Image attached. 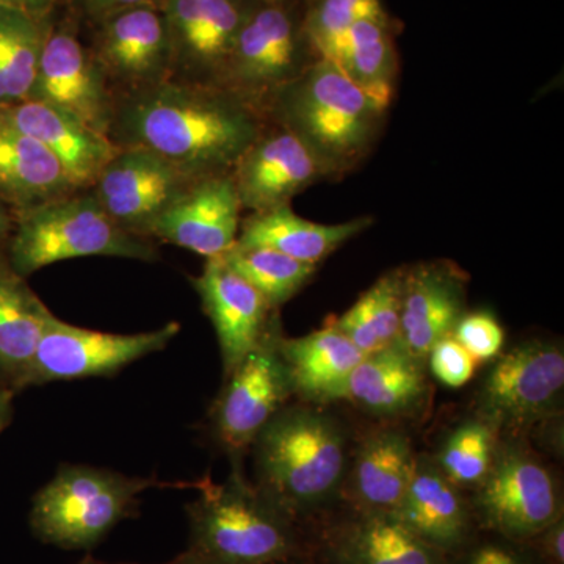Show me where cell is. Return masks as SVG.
I'll return each instance as SVG.
<instances>
[{"label": "cell", "mask_w": 564, "mask_h": 564, "mask_svg": "<svg viewBox=\"0 0 564 564\" xmlns=\"http://www.w3.org/2000/svg\"><path fill=\"white\" fill-rule=\"evenodd\" d=\"M265 122L262 111L225 88L166 80L115 98L109 139L203 180L231 173Z\"/></svg>", "instance_id": "6da1fadb"}, {"label": "cell", "mask_w": 564, "mask_h": 564, "mask_svg": "<svg viewBox=\"0 0 564 564\" xmlns=\"http://www.w3.org/2000/svg\"><path fill=\"white\" fill-rule=\"evenodd\" d=\"M391 104L362 90L336 63L322 58L267 106V120L302 140L328 182L344 180L370 158Z\"/></svg>", "instance_id": "7a4b0ae2"}, {"label": "cell", "mask_w": 564, "mask_h": 564, "mask_svg": "<svg viewBox=\"0 0 564 564\" xmlns=\"http://www.w3.org/2000/svg\"><path fill=\"white\" fill-rule=\"evenodd\" d=\"M250 452L252 484L300 524L343 491L352 451L339 419L302 402L285 404Z\"/></svg>", "instance_id": "3957f363"}, {"label": "cell", "mask_w": 564, "mask_h": 564, "mask_svg": "<svg viewBox=\"0 0 564 564\" xmlns=\"http://www.w3.org/2000/svg\"><path fill=\"white\" fill-rule=\"evenodd\" d=\"M187 551L212 564H292L302 551L299 524L232 467L228 480L209 475L185 507Z\"/></svg>", "instance_id": "277c9868"}, {"label": "cell", "mask_w": 564, "mask_h": 564, "mask_svg": "<svg viewBox=\"0 0 564 564\" xmlns=\"http://www.w3.org/2000/svg\"><path fill=\"white\" fill-rule=\"evenodd\" d=\"M195 481L131 477L102 467L63 464L32 500L29 524L41 543L63 551H91L118 524L139 514L141 494L152 488L199 489Z\"/></svg>", "instance_id": "5b68a950"}, {"label": "cell", "mask_w": 564, "mask_h": 564, "mask_svg": "<svg viewBox=\"0 0 564 564\" xmlns=\"http://www.w3.org/2000/svg\"><path fill=\"white\" fill-rule=\"evenodd\" d=\"M3 256L25 280L69 259L102 256L147 263L161 259L155 240L121 229L90 191L17 212Z\"/></svg>", "instance_id": "8992f818"}, {"label": "cell", "mask_w": 564, "mask_h": 564, "mask_svg": "<svg viewBox=\"0 0 564 564\" xmlns=\"http://www.w3.org/2000/svg\"><path fill=\"white\" fill-rule=\"evenodd\" d=\"M306 28V0H252L221 88L265 111L273 96L322 61Z\"/></svg>", "instance_id": "52a82bcc"}, {"label": "cell", "mask_w": 564, "mask_h": 564, "mask_svg": "<svg viewBox=\"0 0 564 564\" xmlns=\"http://www.w3.org/2000/svg\"><path fill=\"white\" fill-rule=\"evenodd\" d=\"M474 511L505 540H533L563 518L562 486L529 445L499 436L491 466L474 489Z\"/></svg>", "instance_id": "ba28073f"}, {"label": "cell", "mask_w": 564, "mask_h": 564, "mask_svg": "<svg viewBox=\"0 0 564 564\" xmlns=\"http://www.w3.org/2000/svg\"><path fill=\"white\" fill-rule=\"evenodd\" d=\"M563 391L562 345L527 340L499 355L485 373L477 393V415L499 436H514L558 414Z\"/></svg>", "instance_id": "9c48e42d"}, {"label": "cell", "mask_w": 564, "mask_h": 564, "mask_svg": "<svg viewBox=\"0 0 564 564\" xmlns=\"http://www.w3.org/2000/svg\"><path fill=\"white\" fill-rule=\"evenodd\" d=\"M281 325L263 337L236 367L225 375V386L209 413V430L218 447L242 467L256 437L274 415L291 402V375L280 350Z\"/></svg>", "instance_id": "30bf717a"}, {"label": "cell", "mask_w": 564, "mask_h": 564, "mask_svg": "<svg viewBox=\"0 0 564 564\" xmlns=\"http://www.w3.org/2000/svg\"><path fill=\"white\" fill-rule=\"evenodd\" d=\"M29 101L57 107L109 137L113 91L82 33L80 22L62 7L52 14Z\"/></svg>", "instance_id": "8fae6325"}, {"label": "cell", "mask_w": 564, "mask_h": 564, "mask_svg": "<svg viewBox=\"0 0 564 564\" xmlns=\"http://www.w3.org/2000/svg\"><path fill=\"white\" fill-rule=\"evenodd\" d=\"M181 329L180 322H169L147 333H102L70 325L54 315L36 350L31 388L115 377L131 364L165 350Z\"/></svg>", "instance_id": "7c38bea8"}, {"label": "cell", "mask_w": 564, "mask_h": 564, "mask_svg": "<svg viewBox=\"0 0 564 564\" xmlns=\"http://www.w3.org/2000/svg\"><path fill=\"white\" fill-rule=\"evenodd\" d=\"M82 29L115 98L172 77V41L162 7L115 11Z\"/></svg>", "instance_id": "4fadbf2b"}, {"label": "cell", "mask_w": 564, "mask_h": 564, "mask_svg": "<svg viewBox=\"0 0 564 564\" xmlns=\"http://www.w3.org/2000/svg\"><path fill=\"white\" fill-rule=\"evenodd\" d=\"M252 0H166L172 77L180 84L220 87Z\"/></svg>", "instance_id": "5bb4252c"}, {"label": "cell", "mask_w": 564, "mask_h": 564, "mask_svg": "<svg viewBox=\"0 0 564 564\" xmlns=\"http://www.w3.org/2000/svg\"><path fill=\"white\" fill-rule=\"evenodd\" d=\"M196 181L151 152L118 148L90 192L121 229L151 239L159 218Z\"/></svg>", "instance_id": "9a60e30c"}, {"label": "cell", "mask_w": 564, "mask_h": 564, "mask_svg": "<svg viewBox=\"0 0 564 564\" xmlns=\"http://www.w3.org/2000/svg\"><path fill=\"white\" fill-rule=\"evenodd\" d=\"M231 176L242 209L251 214L288 206L300 193L328 182L302 140L270 120L236 163Z\"/></svg>", "instance_id": "2e32d148"}, {"label": "cell", "mask_w": 564, "mask_h": 564, "mask_svg": "<svg viewBox=\"0 0 564 564\" xmlns=\"http://www.w3.org/2000/svg\"><path fill=\"white\" fill-rule=\"evenodd\" d=\"M191 282L217 334L228 375L280 323V315L221 256L206 259L203 272Z\"/></svg>", "instance_id": "e0dca14e"}, {"label": "cell", "mask_w": 564, "mask_h": 564, "mask_svg": "<svg viewBox=\"0 0 564 564\" xmlns=\"http://www.w3.org/2000/svg\"><path fill=\"white\" fill-rule=\"evenodd\" d=\"M469 276L452 261L404 267L399 343L425 361L434 344L452 336L467 313Z\"/></svg>", "instance_id": "ac0fdd59"}, {"label": "cell", "mask_w": 564, "mask_h": 564, "mask_svg": "<svg viewBox=\"0 0 564 564\" xmlns=\"http://www.w3.org/2000/svg\"><path fill=\"white\" fill-rule=\"evenodd\" d=\"M242 212L231 173L203 177L159 218L151 239L220 258L237 242Z\"/></svg>", "instance_id": "d6986e66"}, {"label": "cell", "mask_w": 564, "mask_h": 564, "mask_svg": "<svg viewBox=\"0 0 564 564\" xmlns=\"http://www.w3.org/2000/svg\"><path fill=\"white\" fill-rule=\"evenodd\" d=\"M0 117L43 144L77 191H90L118 151L109 137L50 104L25 101L0 110Z\"/></svg>", "instance_id": "ffe728a7"}, {"label": "cell", "mask_w": 564, "mask_h": 564, "mask_svg": "<svg viewBox=\"0 0 564 564\" xmlns=\"http://www.w3.org/2000/svg\"><path fill=\"white\" fill-rule=\"evenodd\" d=\"M426 364L399 343L366 355L345 386L344 400L395 421L417 413L429 399Z\"/></svg>", "instance_id": "44dd1931"}, {"label": "cell", "mask_w": 564, "mask_h": 564, "mask_svg": "<svg viewBox=\"0 0 564 564\" xmlns=\"http://www.w3.org/2000/svg\"><path fill=\"white\" fill-rule=\"evenodd\" d=\"M423 543L447 554L466 544L470 510L463 489L452 484L433 459L417 456L411 484L392 513Z\"/></svg>", "instance_id": "7402d4cb"}, {"label": "cell", "mask_w": 564, "mask_h": 564, "mask_svg": "<svg viewBox=\"0 0 564 564\" xmlns=\"http://www.w3.org/2000/svg\"><path fill=\"white\" fill-rule=\"evenodd\" d=\"M369 215L343 223H317L300 217L288 206L254 212L240 221L239 247L269 248L306 263L328 259L343 245L372 228Z\"/></svg>", "instance_id": "603a6c76"}, {"label": "cell", "mask_w": 564, "mask_h": 564, "mask_svg": "<svg viewBox=\"0 0 564 564\" xmlns=\"http://www.w3.org/2000/svg\"><path fill=\"white\" fill-rule=\"evenodd\" d=\"M415 459L408 434L378 430L364 437L351 454L344 489L359 511L393 513L411 484Z\"/></svg>", "instance_id": "cb8c5ba5"}, {"label": "cell", "mask_w": 564, "mask_h": 564, "mask_svg": "<svg viewBox=\"0 0 564 564\" xmlns=\"http://www.w3.org/2000/svg\"><path fill=\"white\" fill-rule=\"evenodd\" d=\"M54 314L0 256V380L14 393L31 388L41 337Z\"/></svg>", "instance_id": "d4e9b609"}, {"label": "cell", "mask_w": 564, "mask_h": 564, "mask_svg": "<svg viewBox=\"0 0 564 564\" xmlns=\"http://www.w3.org/2000/svg\"><path fill=\"white\" fill-rule=\"evenodd\" d=\"M293 393L304 403L344 400L345 386L366 355L333 325L303 337L281 336Z\"/></svg>", "instance_id": "484cf974"}, {"label": "cell", "mask_w": 564, "mask_h": 564, "mask_svg": "<svg viewBox=\"0 0 564 564\" xmlns=\"http://www.w3.org/2000/svg\"><path fill=\"white\" fill-rule=\"evenodd\" d=\"M444 555L392 513L358 510L326 540L329 564H445Z\"/></svg>", "instance_id": "4316f807"}, {"label": "cell", "mask_w": 564, "mask_h": 564, "mask_svg": "<svg viewBox=\"0 0 564 564\" xmlns=\"http://www.w3.org/2000/svg\"><path fill=\"white\" fill-rule=\"evenodd\" d=\"M77 191L43 144L0 117V202L13 214Z\"/></svg>", "instance_id": "83f0119b"}, {"label": "cell", "mask_w": 564, "mask_h": 564, "mask_svg": "<svg viewBox=\"0 0 564 564\" xmlns=\"http://www.w3.org/2000/svg\"><path fill=\"white\" fill-rule=\"evenodd\" d=\"M400 29L402 24L391 13L356 22L326 58L336 63L362 90L392 104L400 73L397 50Z\"/></svg>", "instance_id": "f1b7e54d"}, {"label": "cell", "mask_w": 564, "mask_h": 564, "mask_svg": "<svg viewBox=\"0 0 564 564\" xmlns=\"http://www.w3.org/2000/svg\"><path fill=\"white\" fill-rule=\"evenodd\" d=\"M51 20L0 6V110L31 99Z\"/></svg>", "instance_id": "f546056e"}, {"label": "cell", "mask_w": 564, "mask_h": 564, "mask_svg": "<svg viewBox=\"0 0 564 564\" xmlns=\"http://www.w3.org/2000/svg\"><path fill=\"white\" fill-rule=\"evenodd\" d=\"M403 274L404 267L381 274L350 310L332 322L364 355L399 340Z\"/></svg>", "instance_id": "4dcf8cb0"}, {"label": "cell", "mask_w": 564, "mask_h": 564, "mask_svg": "<svg viewBox=\"0 0 564 564\" xmlns=\"http://www.w3.org/2000/svg\"><path fill=\"white\" fill-rule=\"evenodd\" d=\"M221 258L276 311L302 292L317 272V265L296 261L269 248L234 245Z\"/></svg>", "instance_id": "1f68e13d"}, {"label": "cell", "mask_w": 564, "mask_h": 564, "mask_svg": "<svg viewBox=\"0 0 564 564\" xmlns=\"http://www.w3.org/2000/svg\"><path fill=\"white\" fill-rule=\"evenodd\" d=\"M497 443L496 430L475 415L448 433L433 462L459 489H475L488 474Z\"/></svg>", "instance_id": "d6a6232c"}, {"label": "cell", "mask_w": 564, "mask_h": 564, "mask_svg": "<svg viewBox=\"0 0 564 564\" xmlns=\"http://www.w3.org/2000/svg\"><path fill=\"white\" fill-rule=\"evenodd\" d=\"M386 13L383 0H306V28L326 58L351 25Z\"/></svg>", "instance_id": "836d02e7"}, {"label": "cell", "mask_w": 564, "mask_h": 564, "mask_svg": "<svg viewBox=\"0 0 564 564\" xmlns=\"http://www.w3.org/2000/svg\"><path fill=\"white\" fill-rule=\"evenodd\" d=\"M452 336L469 351L475 361L485 362L497 358L505 345L502 323L491 311H467L456 323Z\"/></svg>", "instance_id": "e575fe53"}, {"label": "cell", "mask_w": 564, "mask_h": 564, "mask_svg": "<svg viewBox=\"0 0 564 564\" xmlns=\"http://www.w3.org/2000/svg\"><path fill=\"white\" fill-rule=\"evenodd\" d=\"M425 364L433 377L451 389L463 388L469 383L478 366L454 336L444 337L434 344L426 355Z\"/></svg>", "instance_id": "d590c367"}, {"label": "cell", "mask_w": 564, "mask_h": 564, "mask_svg": "<svg viewBox=\"0 0 564 564\" xmlns=\"http://www.w3.org/2000/svg\"><path fill=\"white\" fill-rule=\"evenodd\" d=\"M165 3L166 0H61L62 9L76 18L80 25L91 24L115 11L141 6L163 7Z\"/></svg>", "instance_id": "8d00e7d4"}, {"label": "cell", "mask_w": 564, "mask_h": 564, "mask_svg": "<svg viewBox=\"0 0 564 564\" xmlns=\"http://www.w3.org/2000/svg\"><path fill=\"white\" fill-rule=\"evenodd\" d=\"M545 564H564V521L560 518L533 538Z\"/></svg>", "instance_id": "74e56055"}, {"label": "cell", "mask_w": 564, "mask_h": 564, "mask_svg": "<svg viewBox=\"0 0 564 564\" xmlns=\"http://www.w3.org/2000/svg\"><path fill=\"white\" fill-rule=\"evenodd\" d=\"M464 564H530L513 549L502 544H485L475 549Z\"/></svg>", "instance_id": "f35d334b"}, {"label": "cell", "mask_w": 564, "mask_h": 564, "mask_svg": "<svg viewBox=\"0 0 564 564\" xmlns=\"http://www.w3.org/2000/svg\"><path fill=\"white\" fill-rule=\"evenodd\" d=\"M0 6L24 11L33 18H50L61 7V0H0Z\"/></svg>", "instance_id": "ab89813d"}, {"label": "cell", "mask_w": 564, "mask_h": 564, "mask_svg": "<svg viewBox=\"0 0 564 564\" xmlns=\"http://www.w3.org/2000/svg\"><path fill=\"white\" fill-rule=\"evenodd\" d=\"M13 399L14 392L0 380V433L10 425L11 419H13Z\"/></svg>", "instance_id": "60d3db41"}, {"label": "cell", "mask_w": 564, "mask_h": 564, "mask_svg": "<svg viewBox=\"0 0 564 564\" xmlns=\"http://www.w3.org/2000/svg\"><path fill=\"white\" fill-rule=\"evenodd\" d=\"M14 214L7 204L0 202V256L6 252L11 229H13Z\"/></svg>", "instance_id": "b9f144b4"}, {"label": "cell", "mask_w": 564, "mask_h": 564, "mask_svg": "<svg viewBox=\"0 0 564 564\" xmlns=\"http://www.w3.org/2000/svg\"><path fill=\"white\" fill-rule=\"evenodd\" d=\"M165 564H212L203 560L202 556L193 554L191 551H185L184 554L177 555L172 562Z\"/></svg>", "instance_id": "7bdbcfd3"}, {"label": "cell", "mask_w": 564, "mask_h": 564, "mask_svg": "<svg viewBox=\"0 0 564 564\" xmlns=\"http://www.w3.org/2000/svg\"><path fill=\"white\" fill-rule=\"evenodd\" d=\"M79 564H128V563H107L101 562V560L93 558V556H85L84 560Z\"/></svg>", "instance_id": "ee69618b"}, {"label": "cell", "mask_w": 564, "mask_h": 564, "mask_svg": "<svg viewBox=\"0 0 564 564\" xmlns=\"http://www.w3.org/2000/svg\"><path fill=\"white\" fill-rule=\"evenodd\" d=\"M293 564V563H292Z\"/></svg>", "instance_id": "f6af8a7d"}]
</instances>
